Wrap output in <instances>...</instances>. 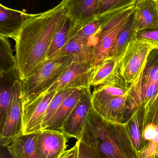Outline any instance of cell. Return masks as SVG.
Listing matches in <instances>:
<instances>
[{"instance_id": "1", "label": "cell", "mask_w": 158, "mask_h": 158, "mask_svg": "<svg viewBox=\"0 0 158 158\" xmlns=\"http://www.w3.org/2000/svg\"><path fill=\"white\" fill-rule=\"evenodd\" d=\"M66 0L42 13L27 14L21 28L13 40L15 58L21 81L33 74L45 62L52 41L68 15Z\"/></svg>"}, {"instance_id": "2", "label": "cell", "mask_w": 158, "mask_h": 158, "mask_svg": "<svg viewBox=\"0 0 158 158\" xmlns=\"http://www.w3.org/2000/svg\"><path fill=\"white\" fill-rule=\"evenodd\" d=\"M79 140L94 149L98 158H140L127 123L107 120L93 107L86 117Z\"/></svg>"}, {"instance_id": "3", "label": "cell", "mask_w": 158, "mask_h": 158, "mask_svg": "<svg viewBox=\"0 0 158 158\" xmlns=\"http://www.w3.org/2000/svg\"><path fill=\"white\" fill-rule=\"evenodd\" d=\"M79 59L76 56L70 55L46 60L30 77L21 81L23 98L42 93Z\"/></svg>"}, {"instance_id": "4", "label": "cell", "mask_w": 158, "mask_h": 158, "mask_svg": "<svg viewBox=\"0 0 158 158\" xmlns=\"http://www.w3.org/2000/svg\"><path fill=\"white\" fill-rule=\"evenodd\" d=\"M153 45L136 39L132 40L118 59L120 75L127 83L135 81L145 66Z\"/></svg>"}, {"instance_id": "5", "label": "cell", "mask_w": 158, "mask_h": 158, "mask_svg": "<svg viewBox=\"0 0 158 158\" xmlns=\"http://www.w3.org/2000/svg\"><path fill=\"white\" fill-rule=\"evenodd\" d=\"M22 81L17 80L13 87L12 98L4 123L0 129V145L7 147L12 142L23 135Z\"/></svg>"}, {"instance_id": "6", "label": "cell", "mask_w": 158, "mask_h": 158, "mask_svg": "<svg viewBox=\"0 0 158 158\" xmlns=\"http://www.w3.org/2000/svg\"><path fill=\"white\" fill-rule=\"evenodd\" d=\"M57 92L43 93L23 98L22 120L23 135L36 133L42 131V125L50 102Z\"/></svg>"}, {"instance_id": "7", "label": "cell", "mask_w": 158, "mask_h": 158, "mask_svg": "<svg viewBox=\"0 0 158 158\" xmlns=\"http://www.w3.org/2000/svg\"><path fill=\"white\" fill-rule=\"evenodd\" d=\"M94 69L91 63L79 59L43 93L58 92L70 88L91 87Z\"/></svg>"}, {"instance_id": "8", "label": "cell", "mask_w": 158, "mask_h": 158, "mask_svg": "<svg viewBox=\"0 0 158 158\" xmlns=\"http://www.w3.org/2000/svg\"><path fill=\"white\" fill-rule=\"evenodd\" d=\"M92 107L91 87L84 88L63 126L62 132L68 139H80L86 117Z\"/></svg>"}, {"instance_id": "9", "label": "cell", "mask_w": 158, "mask_h": 158, "mask_svg": "<svg viewBox=\"0 0 158 158\" xmlns=\"http://www.w3.org/2000/svg\"><path fill=\"white\" fill-rule=\"evenodd\" d=\"M68 139L63 132L43 130L36 140V151L41 158H59L66 150Z\"/></svg>"}, {"instance_id": "10", "label": "cell", "mask_w": 158, "mask_h": 158, "mask_svg": "<svg viewBox=\"0 0 158 158\" xmlns=\"http://www.w3.org/2000/svg\"><path fill=\"white\" fill-rule=\"evenodd\" d=\"M144 69L133 82L132 88L129 95L128 101L129 118L135 110L143 107L158 93V81L148 82L142 81Z\"/></svg>"}, {"instance_id": "11", "label": "cell", "mask_w": 158, "mask_h": 158, "mask_svg": "<svg viewBox=\"0 0 158 158\" xmlns=\"http://www.w3.org/2000/svg\"><path fill=\"white\" fill-rule=\"evenodd\" d=\"M101 26V18L97 17L82 24L70 23L67 41L72 40L83 43L93 49L94 52L99 40Z\"/></svg>"}, {"instance_id": "12", "label": "cell", "mask_w": 158, "mask_h": 158, "mask_svg": "<svg viewBox=\"0 0 158 158\" xmlns=\"http://www.w3.org/2000/svg\"><path fill=\"white\" fill-rule=\"evenodd\" d=\"M130 91L124 95L112 98L102 105L93 107L96 111L105 119L117 123H126L128 120V101Z\"/></svg>"}, {"instance_id": "13", "label": "cell", "mask_w": 158, "mask_h": 158, "mask_svg": "<svg viewBox=\"0 0 158 158\" xmlns=\"http://www.w3.org/2000/svg\"><path fill=\"white\" fill-rule=\"evenodd\" d=\"M101 0H66L68 17L72 24L85 23L96 17Z\"/></svg>"}, {"instance_id": "14", "label": "cell", "mask_w": 158, "mask_h": 158, "mask_svg": "<svg viewBox=\"0 0 158 158\" xmlns=\"http://www.w3.org/2000/svg\"><path fill=\"white\" fill-rule=\"evenodd\" d=\"M135 25L136 31L158 28V2L139 0L135 5Z\"/></svg>"}, {"instance_id": "15", "label": "cell", "mask_w": 158, "mask_h": 158, "mask_svg": "<svg viewBox=\"0 0 158 158\" xmlns=\"http://www.w3.org/2000/svg\"><path fill=\"white\" fill-rule=\"evenodd\" d=\"M120 76L104 84L95 87L92 93L93 107L102 105L117 97L124 95L131 88Z\"/></svg>"}, {"instance_id": "16", "label": "cell", "mask_w": 158, "mask_h": 158, "mask_svg": "<svg viewBox=\"0 0 158 158\" xmlns=\"http://www.w3.org/2000/svg\"><path fill=\"white\" fill-rule=\"evenodd\" d=\"M129 17L123 19L111 28L100 29L99 40L95 49L92 60V67H96L107 58L117 35Z\"/></svg>"}, {"instance_id": "17", "label": "cell", "mask_w": 158, "mask_h": 158, "mask_svg": "<svg viewBox=\"0 0 158 158\" xmlns=\"http://www.w3.org/2000/svg\"><path fill=\"white\" fill-rule=\"evenodd\" d=\"M26 13L0 4V36L14 39L26 18Z\"/></svg>"}, {"instance_id": "18", "label": "cell", "mask_w": 158, "mask_h": 158, "mask_svg": "<svg viewBox=\"0 0 158 158\" xmlns=\"http://www.w3.org/2000/svg\"><path fill=\"white\" fill-rule=\"evenodd\" d=\"M20 79L17 68L0 72V129L6 118L15 82Z\"/></svg>"}, {"instance_id": "19", "label": "cell", "mask_w": 158, "mask_h": 158, "mask_svg": "<svg viewBox=\"0 0 158 158\" xmlns=\"http://www.w3.org/2000/svg\"><path fill=\"white\" fill-rule=\"evenodd\" d=\"M84 88H78L64 99L53 116L43 128V130L62 132L64 124L77 104Z\"/></svg>"}, {"instance_id": "20", "label": "cell", "mask_w": 158, "mask_h": 158, "mask_svg": "<svg viewBox=\"0 0 158 158\" xmlns=\"http://www.w3.org/2000/svg\"><path fill=\"white\" fill-rule=\"evenodd\" d=\"M137 32L135 25L134 10L127 19L117 35L107 58L118 60L125 52L130 43L136 39Z\"/></svg>"}, {"instance_id": "21", "label": "cell", "mask_w": 158, "mask_h": 158, "mask_svg": "<svg viewBox=\"0 0 158 158\" xmlns=\"http://www.w3.org/2000/svg\"><path fill=\"white\" fill-rule=\"evenodd\" d=\"M39 133L23 135L14 140L7 147L9 152L15 158H41L36 148Z\"/></svg>"}, {"instance_id": "22", "label": "cell", "mask_w": 158, "mask_h": 158, "mask_svg": "<svg viewBox=\"0 0 158 158\" xmlns=\"http://www.w3.org/2000/svg\"><path fill=\"white\" fill-rule=\"evenodd\" d=\"M119 76L118 60L107 58L95 68L91 85L96 87L108 82Z\"/></svg>"}, {"instance_id": "23", "label": "cell", "mask_w": 158, "mask_h": 158, "mask_svg": "<svg viewBox=\"0 0 158 158\" xmlns=\"http://www.w3.org/2000/svg\"><path fill=\"white\" fill-rule=\"evenodd\" d=\"M132 142L138 152L145 148L143 133L144 131L143 107L135 110L126 122Z\"/></svg>"}, {"instance_id": "24", "label": "cell", "mask_w": 158, "mask_h": 158, "mask_svg": "<svg viewBox=\"0 0 158 158\" xmlns=\"http://www.w3.org/2000/svg\"><path fill=\"white\" fill-rule=\"evenodd\" d=\"M94 50L85 44L76 40L67 41L65 46L56 57L74 55L81 61L88 62L92 64Z\"/></svg>"}, {"instance_id": "25", "label": "cell", "mask_w": 158, "mask_h": 158, "mask_svg": "<svg viewBox=\"0 0 158 158\" xmlns=\"http://www.w3.org/2000/svg\"><path fill=\"white\" fill-rule=\"evenodd\" d=\"M15 68H17L16 59L9 38L0 36V72Z\"/></svg>"}, {"instance_id": "26", "label": "cell", "mask_w": 158, "mask_h": 158, "mask_svg": "<svg viewBox=\"0 0 158 158\" xmlns=\"http://www.w3.org/2000/svg\"><path fill=\"white\" fill-rule=\"evenodd\" d=\"M70 24V20L68 17L67 19L58 31L53 39L49 49L47 60L55 58L65 46L66 43Z\"/></svg>"}, {"instance_id": "27", "label": "cell", "mask_w": 158, "mask_h": 158, "mask_svg": "<svg viewBox=\"0 0 158 158\" xmlns=\"http://www.w3.org/2000/svg\"><path fill=\"white\" fill-rule=\"evenodd\" d=\"M139 0H101L97 17L107 15L120 10L135 6Z\"/></svg>"}, {"instance_id": "28", "label": "cell", "mask_w": 158, "mask_h": 158, "mask_svg": "<svg viewBox=\"0 0 158 158\" xmlns=\"http://www.w3.org/2000/svg\"><path fill=\"white\" fill-rule=\"evenodd\" d=\"M143 82L158 81V50L154 49L150 53L146 63L142 77Z\"/></svg>"}, {"instance_id": "29", "label": "cell", "mask_w": 158, "mask_h": 158, "mask_svg": "<svg viewBox=\"0 0 158 158\" xmlns=\"http://www.w3.org/2000/svg\"><path fill=\"white\" fill-rule=\"evenodd\" d=\"M78 88H70L58 91L49 104L47 111L44 118L43 122L42 125L43 129L45 125L47 123L49 120L53 116L57 110L59 108L62 102L65 98L73 93Z\"/></svg>"}, {"instance_id": "30", "label": "cell", "mask_w": 158, "mask_h": 158, "mask_svg": "<svg viewBox=\"0 0 158 158\" xmlns=\"http://www.w3.org/2000/svg\"><path fill=\"white\" fill-rule=\"evenodd\" d=\"M144 128L152 123L158 126V93L143 107Z\"/></svg>"}, {"instance_id": "31", "label": "cell", "mask_w": 158, "mask_h": 158, "mask_svg": "<svg viewBox=\"0 0 158 158\" xmlns=\"http://www.w3.org/2000/svg\"><path fill=\"white\" fill-rule=\"evenodd\" d=\"M76 143L78 146V158H98L94 149L81 140L77 141Z\"/></svg>"}, {"instance_id": "32", "label": "cell", "mask_w": 158, "mask_h": 158, "mask_svg": "<svg viewBox=\"0 0 158 158\" xmlns=\"http://www.w3.org/2000/svg\"><path fill=\"white\" fill-rule=\"evenodd\" d=\"M157 126L152 123L145 125L143 133L145 147L155 138L157 132Z\"/></svg>"}, {"instance_id": "33", "label": "cell", "mask_w": 158, "mask_h": 158, "mask_svg": "<svg viewBox=\"0 0 158 158\" xmlns=\"http://www.w3.org/2000/svg\"><path fill=\"white\" fill-rule=\"evenodd\" d=\"M78 146L77 143L70 149L66 150L59 158H78Z\"/></svg>"}, {"instance_id": "34", "label": "cell", "mask_w": 158, "mask_h": 158, "mask_svg": "<svg viewBox=\"0 0 158 158\" xmlns=\"http://www.w3.org/2000/svg\"><path fill=\"white\" fill-rule=\"evenodd\" d=\"M0 158H15L11 154L7 147L1 146Z\"/></svg>"}, {"instance_id": "35", "label": "cell", "mask_w": 158, "mask_h": 158, "mask_svg": "<svg viewBox=\"0 0 158 158\" xmlns=\"http://www.w3.org/2000/svg\"><path fill=\"white\" fill-rule=\"evenodd\" d=\"M155 158H158V143L156 151V156Z\"/></svg>"}, {"instance_id": "36", "label": "cell", "mask_w": 158, "mask_h": 158, "mask_svg": "<svg viewBox=\"0 0 158 158\" xmlns=\"http://www.w3.org/2000/svg\"><path fill=\"white\" fill-rule=\"evenodd\" d=\"M156 1H157V2H158V0H156Z\"/></svg>"}]
</instances>
